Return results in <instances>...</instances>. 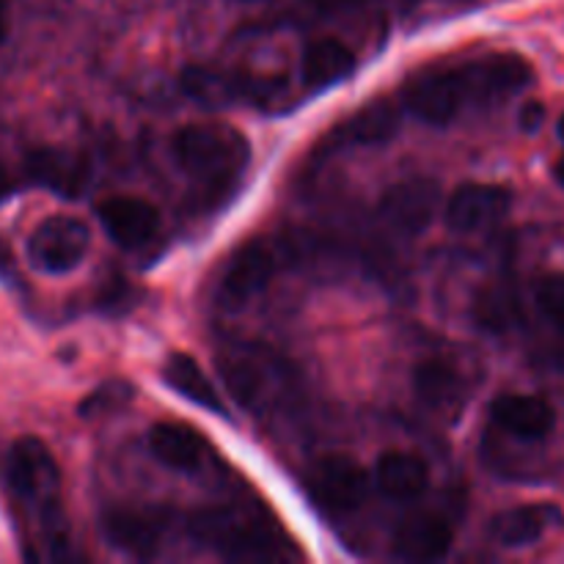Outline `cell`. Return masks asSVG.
<instances>
[{
	"instance_id": "obj_17",
	"label": "cell",
	"mask_w": 564,
	"mask_h": 564,
	"mask_svg": "<svg viewBox=\"0 0 564 564\" xmlns=\"http://www.w3.org/2000/svg\"><path fill=\"white\" fill-rule=\"evenodd\" d=\"M149 449L174 471L196 474L213 460V446L198 430L185 422H160L149 430Z\"/></svg>"
},
{
	"instance_id": "obj_7",
	"label": "cell",
	"mask_w": 564,
	"mask_h": 564,
	"mask_svg": "<svg viewBox=\"0 0 564 564\" xmlns=\"http://www.w3.org/2000/svg\"><path fill=\"white\" fill-rule=\"evenodd\" d=\"M91 246V231L80 218L53 215L28 237V262L47 275H64L80 268Z\"/></svg>"
},
{
	"instance_id": "obj_12",
	"label": "cell",
	"mask_w": 564,
	"mask_h": 564,
	"mask_svg": "<svg viewBox=\"0 0 564 564\" xmlns=\"http://www.w3.org/2000/svg\"><path fill=\"white\" fill-rule=\"evenodd\" d=\"M463 77L471 102H494L527 91L534 83V69L521 55L499 53L463 64Z\"/></svg>"
},
{
	"instance_id": "obj_14",
	"label": "cell",
	"mask_w": 564,
	"mask_h": 564,
	"mask_svg": "<svg viewBox=\"0 0 564 564\" xmlns=\"http://www.w3.org/2000/svg\"><path fill=\"white\" fill-rule=\"evenodd\" d=\"M25 176L33 185L64 198H77L88 185V160L72 149L42 147L25 154Z\"/></svg>"
},
{
	"instance_id": "obj_10",
	"label": "cell",
	"mask_w": 564,
	"mask_h": 564,
	"mask_svg": "<svg viewBox=\"0 0 564 564\" xmlns=\"http://www.w3.org/2000/svg\"><path fill=\"white\" fill-rule=\"evenodd\" d=\"M512 209V191L505 185H471L457 187L455 196L446 202V226L457 235H479L494 226L505 224Z\"/></svg>"
},
{
	"instance_id": "obj_20",
	"label": "cell",
	"mask_w": 564,
	"mask_h": 564,
	"mask_svg": "<svg viewBox=\"0 0 564 564\" xmlns=\"http://www.w3.org/2000/svg\"><path fill=\"white\" fill-rule=\"evenodd\" d=\"M413 394L424 408L433 411H452L466 400V383L457 364L446 358H427L413 369Z\"/></svg>"
},
{
	"instance_id": "obj_32",
	"label": "cell",
	"mask_w": 564,
	"mask_h": 564,
	"mask_svg": "<svg viewBox=\"0 0 564 564\" xmlns=\"http://www.w3.org/2000/svg\"><path fill=\"white\" fill-rule=\"evenodd\" d=\"M308 3L319 6V9H336V6L347 3V0H308Z\"/></svg>"
},
{
	"instance_id": "obj_19",
	"label": "cell",
	"mask_w": 564,
	"mask_h": 564,
	"mask_svg": "<svg viewBox=\"0 0 564 564\" xmlns=\"http://www.w3.org/2000/svg\"><path fill=\"white\" fill-rule=\"evenodd\" d=\"M375 488L391 501H416L430 488V468L413 452H386L375 466Z\"/></svg>"
},
{
	"instance_id": "obj_5",
	"label": "cell",
	"mask_w": 564,
	"mask_h": 564,
	"mask_svg": "<svg viewBox=\"0 0 564 564\" xmlns=\"http://www.w3.org/2000/svg\"><path fill=\"white\" fill-rule=\"evenodd\" d=\"M281 268V246L273 240H248L235 251V257L226 262L220 273L215 301L226 312H240L253 297L262 295L273 284L275 273Z\"/></svg>"
},
{
	"instance_id": "obj_2",
	"label": "cell",
	"mask_w": 564,
	"mask_h": 564,
	"mask_svg": "<svg viewBox=\"0 0 564 564\" xmlns=\"http://www.w3.org/2000/svg\"><path fill=\"white\" fill-rule=\"evenodd\" d=\"M171 154L196 185L224 193L235 187L246 171L251 147L235 127L204 121V124L180 127L171 138Z\"/></svg>"
},
{
	"instance_id": "obj_13",
	"label": "cell",
	"mask_w": 564,
	"mask_h": 564,
	"mask_svg": "<svg viewBox=\"0 0 564 564\" xmlns=\"http://www.w3.org/2000/svg\"><path fill=\"white\" fill-rule=\"evenodd\" d=\"M97 218L116 246L135 251L160 235V213L154 204L135 196H110L97 204Z\"/></svg>"
},
{
	"instance_id": "obj_26",
	"label": "cell",
	"mask_w": 564,
	"mask_h": 564,
	"mask_svg": "<svg viewBox=\"0 0 564 564\" xmlns=\"http://www.w3.org/2000/svg\"><path fill=\"white\" fill-rule=\"evenodd\" d=\"M540 312L556 325H564V275H549L538 286Z\"/></svg>"
},
{
	"instance_id": "obj_25",
	"label": "cell",
	"mask_w": 564,
	"mask_h": 564,
	"mask_svg": "<svg viewBox=\"0 0 564 564\" xmlns=\"http://www.w3.org/2000/svg\"><path fill=\"white\" fill-rule=\"evenodd\" d=\"M516 317V303L507 292H490L479 301V325H488V328H507Z\"/></svg>"
},
{
	"instance_id": "obj_23",
	"label": "cell",
	"mask_w": 564,
	"mask_h": 564,
	"mask_svg": "<svg viewBox=\"0 0 564 564\" xmlns=\"http://www.w3.org/2000/svg\"><path fill=\"white\" fill-rule=\"evenodd\" d=\"M163 380L171 391L185 397L193 405L204 408V411L215 413V416H226V408L218 389L207 378V372L198 367L196 358L185 356V352H171L163 364Z\"/></svg>"
},
{
	"instance_id": "obj_9",
	"label": "cell",
	"mask_w": 564,
	"mask_h": 564,
	"mask_svg": "<svg viewBox=\"0 0 564 564\" xmlns=\"http://www.w3.org/2000/svg\"><path fill=\"white\" fill-rule=\"evenodd\" d=\"M182 88L202 105H235L240 99H253V102L262 105L275 97L279 83L237 69L191 66V69L182 72Z\"/></svg>"
},
{
	"instance_id": "obj_1",
	"label": "cell",
	"mask_w": 564,
	"mask_h": 564,
	"mask_svg": "<svg viewBox=\"0 0 564 564\" xmlns=\"http://www.w3.org/2000/svg\"><path fill=\"white\" fill-rule=\"evenodd\" d=\"M6 482L14 499L36 518L42 545H47L50 556H64L66 523L61 510V471L53 452L31 435L14 441L6 457Z\"/></svg>"
},
{
	"instance_id": "obj_24",
	"label": "cell",
	"mask_w": 564,
	"mask_h": 564,
	"mask_svg": "<svg viewBox=\"0 0 564 564\" xmlns=\"http://www.w3.org/2000/svg\"><path fill=\"white\" fill-rule=\"evenodd\" d=\"M303 83L312 91H325L356 69V55L336 39H319L303 53Z\"/></svg>"
},
{
	"instance_id": "obj_18",
	"label": "cell",
	"mask_w": 564,
	"mask_h": 564,
	"mask_svg": "<svg viewBox=\"0 0 564 564\" xmlns=\"http://www.w3.org/2000/svg\"><path fill=\"white\" fill-rule=\"evenodd\" d=\"M452 549V527L438 512L408 516L394 532V554L405 562H438Z\"/></svg>"
},
{
	"instance_id": "obj_22",
	"label": "cell",
	"mask_w": 564,
	"mask_h": 564,
	"mask_svg": "<svg viewBox=\"0 0 564 564\" xmlns=\"http://www.w3.org/2000/svg\"><path fill=\"white\" fill-rule=\"evenodd\" d=\"M400 130V110L389 99H375L364 105L361 110L341 121L330 135L334 147H350V143H364V147H378V143L391 141Z\"/></svg>"
},
{
	"instance_id": "obj_34",
	"label": "cell",
	"mask_w": 564,
	"mask_h": 564,
	"mask_svg": "<svg viewBox=\"0 0 564 564\" xmlns=\"http://www.w3.org/2000/svg\"><path fill=\"white\" fill-rule=\"evenodd\" d=\"M560 138L564 141V113H562V119H560Z\"/></svg>"
},
{
	"instance_id": "obj_4",
	"label": "cell",
	"mask_w": 564,
	"mask_h": 564,
	"mask_svg": "<svg viewBox=\"0 0 564 564\" xmlns=\"http://www.w3.org/2000/svg\"><path fill=\"white\" fill-rule=\"evenodd\" d=\"M226 389L237 402L251 413H264L279 405L286 394L290 369L284 361L264 347L235 345L226 347L218 358Z\"/></svg>"
},
{
	"instance_id": "obj_29",
	"label": "cell",
	"mask_w": 564,
	"mask_h": 564,
	"mask_svg": "<svg viewBox=\"0 0 564 564\" xmlns=\"http://www.w3.org/2000/svg\"><path fill=\"white\" fill-rule=\"evenodd\" d=\"M9 275H14V253L9 242L0 240V279H9Z\"/></svg>"
},
{
	"instance_id": "obj_33",
	"label": "cell",
	"mask_w": 564,
	"mask_h": 564,
	"mask_svg": "<svg viewBox=\"0 0 564 564\" xmlns=\"http://www.w3.org/2000/svg\"><path fill=\"white\" fill-rule=\"evenodd\" d=\"M554 176H556V182H560V185L564 187V158L556 160V165H554Z\"/></svg>"
},
{
	"instance_id": "obj_21",
	"label": "cell",
	"mask_w": 564,
	"mask_h": 564,
	"mask_svg": "<svg viewBox=\"0 0 564 564\" xmlns=\"http://www.w3.org/2000/svg\"><path fill=\"white\" fill-rule=\"evenodd\" d=\"M562 512L554 505H523L499 512L490 523V534L505 549H523L543 538L549 529L560 527Z\"/></svg>"
},
{
	"instance_id": "obj_8",
	"label": "cell",
	"mask_w": 564,
	"mask_h": 564,
	"mask_svg": "<svg viewBox=\"0 0 564 564\" xmlns=\"http://www.w3.org/2000/svg\"><path fill=\"white\" fill-rule=\"evenodd\" d=\"M308 494L328 512L345 516L356 512L367 501L372 477L358 460L347 455H328L308 471Z\"/></svg>"
},
{
	"instance_id": "obj_6",
	"label": "cell",
	"mask_w": 564,
	"mask_h": 564,
	"mask_svg": "<svg viewBox=\"0 0 564 564\" xmlns=\"http://www.w3.org/2000/svg\"><path fill=\"white\" fill-rule=\"evenodd\" d=\"M402 102L422 121L449 124L471 102L463 66H430L416 72L402 88Z\"/></svg>"
},
{
	"instance_id": "obj_11",
	"label": "cell",
	"mask_w": 564,
	"mask_h": 564,
	"mask_svg": "<svg viewBox=\"0 0 564 564\" xmlns=\"http://www.w3.org/2000/svg\"><path fill=\"white\" fill-rule=\"evenodd\" d=\"M441 207V187L438 182L413 176V180L397 182L380 198V218L400 235H422L435 220Z\"/></svg>"
},
{
	"instance_id": "obj_15",
	"label": "cell",
	"mask_w": 564,
	"mask_h": 564,
	"mask_svg": "<svg viewBox=\"0 0 564 564\" xmlns=\"http://www.w3.org/2000/svg\"><path fill=\"white\" fill-rule=\"evenodd\" d=\"M165 518L154 510L116 507L102 516V534L113 549L130 556H152L163 545Z\"/></svg>"
},
{
	"instance_id": "obj_16",
	"label": "cell",
	"mask_w": 564,
	"mask_h": 564,
	"mask_svg": "<svg viewBox=\"0 0 564 564\" xmlns=\"http://www.w3.org/2000/svg\"><path fill=\"white\" fill-rule=\"evenodd\" d=\"M490 422L512 438L543 441L556 427V411L543 397L501 394L490 402Z\"/></svg>"
},
{
	"instance_id": "obj_30",
	"label": "cell",
	"mask_w": 564,
	"mask_h": 564,
	"mask_svg": "<svg viewBox=\"0 0 564 564\" xmlns=\"http://www.w3.org/2000/svg\"><path fill=\"white\" fill-rule=\"evenodd\" d=\"M11 193H14V180H11L9 169H6V163L0 160V204H3Z\"/></svg>"
},
{
	"instance_id": "obj_3",
	"label": "cell",
	"mask_w": 564,
	"mask_h": 564,
	"mask_svg": "<svg viewBox=\"0 0 564 564\" xmlns=\"http://www.w3.org/2000/svg\"><path fill=\"white\" fill-rule=\"evenodd\" d=\"M191 534L231 562H281L295 556L292 540L270 518L237 507H215L191 518Z\"/></svg>"
},
{
	"instance_id": "obj_27",
	"label": "cell",
	"mask_w": 564,
	"mask_h": 564,
	"mask_svg": "<svg viewBox=\"0 0 564 564\" xmlns=\"http://www.w3.org/2000/svg\"><path fill=\"white\" fill-rule=\"evenodd\" d=\"M545 124V105L543 102H527L521 108V130L538 132Z\"/></svg>"
},
{
	"instance_id": "obj_31",
	"label": "cell",
	"mask_w": 564,
	"mask_h": 564,
	"mask_svg": "<svg viewBox=\"0 0 564 564\" xmlns=\"http://www.w3.org/2000/svg\"><path fill=\"white\" fill-rule=\"evenodd\" d=\"M9 36V9H6V0H0V44Z\"/></svg>"
},
{
	"instance_id": "obj_28",
	"label": "cell",
	"mask_w": 564,
	"mask_h": 564,
	"mask_svg": "<svg viewBox=\"0 0 564 564\" xmlns=\"http://www.w3.org/2000/svg\"><path fill=\"white\" fill-rule=\"evenodd\" d=\"M540 364H545V367L554 369V372L564 375V341H556V345H551L549 350L540 356Z\"/></svg>"
}]
</instances>
